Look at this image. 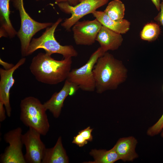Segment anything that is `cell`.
I'll use <instances>...</instances> for the list:
<instances>
[{
  "label": "cell",
  "instance_id": "cell-1",
  "mask_svg": "<svg viewBox=\"0 0 163 163\" xmlns=\"http://www.w3.org/2000/svg\"><path fill=\"white\" fill-rule=\"evenodd\" d=\"M93 71L98 94L117 89L127 77L128 70L123 62L107 52L98 58Z\"/></svg>",
  "mask_w": 163,
  "mask_h": 163
},
{
  "label": "cell",
  "instance_id": "cell-2",
  "mask_svg": "<svg viewBox=\"0 0 163 163\" xmlns=\"http://www.w3.org/2000/svg\"><path fill=\"white\" fill-rule=\"evenodd\" d=\"M72 63V57L58 60L46 53H40L33 57L29 68L37 81L54 85L66 79Z\"/></svg>",
  "mask_w": 163,
  "mask_h": 163
},
{
  "label": "cell",
  "instance_id": "cell-3",
  "mask_svg": "<svg viewBox=\"0 0 163 163\" xmlns=\"http://www.w3.org/2000/svg\"><path fill=\"white\" fill-rule=\"evenodd\" d=\"M20 107V118L22 123L41 135L46 136L50 125L43 104L38 98L30 96L21 100Z\"/></svg>",
  "mask_w": 163,
  "mask_h": 163
},
{
  "label": "cell",
  "instance_id": "cell-4",
  "mask_svg": "<svg viewBox=\"0 0 163 163\" xmlns=\"http://www.w3.org/2000/svg\"><path fill=\"white\" fill-rule=\"evenodd\" d=\"M62 21L61 18H58L51 26L46 28L40 37L32 38L27 49L26 56L39 49H42L45 51V53L51 55L54 53L61 54L63 58L77 56L78 52L73 46L62 45L55 38V30Z\"/></svg>",
  "mask_w": 163,
  "mask_h": 163
},
{
  "label": "cell",
  "instance_id": "cell-5",
  "mask_svg": "<svg viewBox=\"0 0 163 163\" xmlns=\"http://www.w3.org/2000/svg\"><path fill=\"white\" fill-rule=\"evenodd\" d=\"M13 6L18 11L21 18V27L17 35L21 43L22 56H26L27 49L34 35L42 29L51 26V22L41 23L32 19L24 8L23 0H11Z\"/></svg>",
  "mask_w": 163,
  "mask_h": 163
},
{
  "label": "cell",
  "instance_id": "cell-6",
  "mask_svg": "<svg viewBox=\"0 0 163 163\" xmlns=\"http://www.w3.org/2000/svg\"><path fill=\"white\" fill-rule=\"evenodd\" d=\"M104 53L100 47L91 56L87 62L78 68L71 70L66 79L77 85L82 91L93 92L95 90V82L93 71L98 58Z\"/></svg>",
  "mask_w": 163,
  "mask_h": 163
},
{
  "label": "cell",
  "instance_id": "cell-7",
  "mask_svg": "<svg viewBox=\"0 0 163 163\" xmlns=\"http://www.w3.org/2000/svg\"><path fill=\"white\" fill-rule=\"evenodd\" d=\"M109 0H79L75 6L70 5L67 2L56 4L60 9L71 16L66 18L61 25L66 30H70L71 28L80 19L85 15L96 10L98 8L107 4Z\"/></svg>",
  "mask_w": 163,
  "mask_h": 163
},
{
  "label": "cell",
  "instance_id": "cell-8",
  "mask_svg": "<svg viewBox=\"0 0 163 163\" xmlns=\"http://www.w3.org/2000/svg\"><path fill=\"white\" fill-rule=\"evenodd\" d=\"M22 129L18 127L10 130L4 135L5 142L9 144L3 153L0 155L2 163H26L22 149Z\"/></svg>",
  "mask_w": 163,
  "mask_h": 163
},
{
  "label": "cell",
  "instance_id": "cell-9",
  "mask_svg": "<svg viewBox=\"0 0 163 163\" xmlns=\"http://www.w3.org/2000/svg\"><path fill=\"white\" fill-rule=\"evenodd\" d=\"M41 135L31 128H29L22 134V142L26 149L24 157L26 163H41L46 148L41 140Z\"/></svg>",
  "mask_w": 163,
  "mask_h": 163
},
{
  "label": "cell",
  "instance_id": "cell-10",
  "mask_svg": "<svg viewBox=\"0 0 163 163\" xmlns=\"http://www.w3.org/2000/svg\"><path fill=\"white\" fill-rule=\"evenodd\" d=\"M102 24L96 18L78 21L72 26L73 38L77 45L90 46L94 43Z\"/></svg>",
  "mask_w": 163,
  "mask_h": 163
},
{
  "label": "cell",
  "instance_id": "cell-11",
  "mask_svg": "<svg viewBox=\"0 0 163 163\" xmlns=\"http://www.w3.org/2000/svg\"><path fill=\"white\" fill-rule=\"evenodd\" d=\"M26 58H22L11 69L6 70L0 69V101L5 106L7 116L10 117L11 108L10 102V92L15 80L13 75L15 71L25 62Z\"/></svg>",
  "mask_w": 163,
  "mask_h": 163
},
{
  "label": "cell",
  "instance_id": "cell-12",
  "mask_svg": "<svg viewBox=\"0 0 163 163\" xmlns=\"http://www.w3.org/2000/svg\"><path fill=\"white\" fill-rule=\"evenodd\" d=\"M79 89L77 85L66 79L61 89L58 92L54 93L48 100L43 104L45 108L54 117L58 118L60 115L66 98L69 95H73Z\"/></svg>",
  "mask_w": 163,
  "mask_h": 163
},
{
  "label": "cell",
  "instance_id": "cell-13",
  "mask_svg": "<svg viewBox=\"0 0 163 163\" xmlns=\"http://www.w3.org/2000/svg\"><path fill=\"white\" fill-rule=\"evenodd\" d=\"M96 41L99 43L105 53L109 50H117L122 45L123 38L121 34L102 25Z\"/></svg>",
  "mask_w": 163,
  "mask_h": 163
},
{
  "label": "cell",
  "instance_id": "cell-14",
  "mask_svg": "<svg viewBox=\"0 0 163 163\" xmlns=\"http://www.w3.org/2000/svg\"><path fill=\"white\" fill-rule=\"evenodd\" d=\"M138 143L134 137L131 136L119 139L114 147L120 160L124 162L133 161L139 155L136 151Z\"/></svg>",
  "mask_w": 163,
  "mask_h": 163
},
{
  "label": "cell",
  "instance_id": "cell-15",
  "mask_svg": "<svg viewBox=\"0 0 163 163\" xmlns=\"http://www.w3.org/2000/svg\"><path fill=\"white\" fill-rule=\"evenodd\" d=\"M11 0H0V37L12 38L17 32L10 19L9 2Z\"/></svg>",
  "mask_w": 163,
  "mask_h": 163
},
{
  "label": "cell",
  "instance_id": "cell-16",
  "mask_svg": "<svg viewBox=\"0 0 163 163\" xmlns=\"http://www.w3.org/2000/svg\"><path fill=\"white\" fill-rule=\"evenodd\" d=\"M92 14L102 25L121 34H126L130 29L131 23L127 20L123 19L120 21L113 20L104 11L96 10Z\"/></svg>",
  "mask_w": 163,
  "mask_h": 163
},
{
  "label": "cell",
  "instance_id": "cell-17",
  "mask_svg": "<svg viewBox=\"0 0 163 163\" xmlns=\"http://www.w3.org/2000/svg\"><path fill=\"white\" fill-rule=\"evenodd\" d=\"M69 158L59 136L54 146L46 149L41 163H68Z\"/></svg>",
  "mask_w": 163,
  "mask_h": 163
},
{
  "label": "cell",
  "instance_id": "cell-18",
  "mask_svg": "<svg viewBox=\"0 0 163 163\" xmlns=\"http://www.w3.org/2000/svg\"><path fill=\"white\" fill-rule=\"evenodd\" d=\"M89 154L93 157L94 160L85 163H113L120 160L114 146L108 150L105 149H92Z\"/></svg>",
  "mask_w": 163,
  "mask_h": 163
},
{
  "label": "cell",
  "instance_id": "cell-19",
  "mask_svg": "<svg viewBox=\"0 0 163 163\" xmlns=\"http://www.w3.org/2000/svg\"><path fill=\"white\" fill-rule=\"evenodd\" d=\"M125 8L120 0H113L109 2L104 10V13L111 19L120 21L123 19Z\"/></svg>",
  "mask_w": 163,
  "mask_h": 163
},
{
  "label": "cell",
  "instance_id": "cell-20",
  "mask_svg": "<svg viewBox=\"0 0 163 163\" xmlns=\"http://www.w3.org/2000/svg\"><path fill=\"white\" fill-rule=\"evenodd\" d=\"M160 32V25L157 23H148L144 26L140 31V37L142 40L152 42L158 39Z\"/></svg>",
  "mask_w": 163,
  "mask_h": 163
},
{
  "label": "cell",
  "instance_id": "cell-21",
  "mask_svg": "<svg viewBox=\"0 0 163 163\" xmlns=\"http://www.w3.org/2000/svg\"><path fill=\"white\" fill-rule=\"evenodd\" d=\"M163 129V113L157 122L147 129V134L154 136L160 133Z\"/></svg>",
  "mask_w": 163,
  "mask_h": 163
},
{
  "label": "cell",
  "instance_id": "cell-22",
  "mask_svg": "<svg viewBox=\"0 0 163 163\" xmlns=\"http://www.w3.org/2000/svg\"><path fill=\"white\" fill-rule=\"evenodd\" d=\"M88 142L87 141L82 135L78 133V134L74 137L72 143L76 144L79 147H82Z\"/></svg>",
  "mask_w": 163,
  "mask_h": 163
},
{
  "label": "cell",
  "instance_id": "cell-23",
  "mask_svg": "<svg viewBox=\"0 0 163 163\" xmlns=\"http://www.w3.org/2000/svg\"><path fill=\"white\" fill-rule=\"evenodd\" d=\"M93 129L88 126L84 129L81 130L78 133L82 135L88 141H91L93 139L91 132Z\"/></svg>",
  "mask_w": 163,
  "mask_h": 163
},
{
  "label": "cell",
  "instance_id": "cell-24",
  "mask_svg": "<svg viewBox=\"0 0 163 163\" xmlns=\"http://www.w3.org/2000/svg\"><path fill=\"white\" fill-rule=\"evenodd\" d=\"M154 20L159 25L161 26L163 28V2L160 4V9L159 13L154 18Z\"/></svg>",
  "mask_w": 163,
  "mask_h": 163
},
{
  "label": "cell",
  "instance_id": "cell-25",
  "mask_svg": "<svg viewBox=\"0 0 163 163\" xmlns=\"http://www.w3.org/2000/svg\"><path fill=\"white\" fill-rule=\"evenodd\" d=\"M6 111L3 103L0 101V121L3 122L5 119L6 116L5 115Z\"/></svg>",
  "mask_w": 163,
  "mask_h": 163
},
{
  "label": "cell",
  "instance_id": "cell-26",
  "mask_svg": "<svg viewBox=\"0 0 163 163\" xmlns=\"http://www.w3.org/2000/svg\"><path fill=\"white\" fill-rule=\"evenodd\" d=\"M79 0H56L55 3L61 2H67L71 5L75 6L79 3Z\"/></svg>",
  "mask_w": 163,
  "mask_h": 163
},
{
  "label": "cell",
  "instance_id": "cell-27",
  "mask_svg": "<svg viewBox=\"0 0 163 163\" xmlns=\"http://www.w3.org/2000/svg\"><path fill=\"white\" fill-rule=\"evenodd\" d=\"M0 64L4 67V69L8 70L12 68L15 65L12 63H9L3 61L1 58L0 59Z\"/></svg>",
  "mask_w": 163,
  "mask_h": 163
},
{
  "label": "cell",
  "instance_id": "cell-28",
  "mask_svg": "<svg viewBox=\"0 0 163 163\" xmlns=\"http://www.w3.org/2000/svg\"><path fill=\"white\" fill-rule=\"evenodd\" d=\"M151 1L157 10L159 11L160 9V0H151Z\"/></svg>",
  "mask_w": 163,
  "mask_h": 163
},
{
  "label": "cell",
  "instance_id": "cell-29",
  "mask_svg": "<svg viewBox=\"0 0 163 163\" xmlns=\"http://www.w3.org/2000/svg\"><path fill=\"white\" fill-rule=\"evenodd\" d=\"M161 136L163 139V129L161 133Z\"/></svg>",
  "mask_w": 163,
  "mask_h": 163
},
{
  "label": "cell",
  "instance_id": "cell-30",
  "mask_svg": "<svg viewBox=\"0 0 163 163\" xmlns=\"http://www.w3.org/2000/svg\"><path fill=\"white\" fill-rule=\"evenodd\" d=\"M35 0V1H39L40 0Z\"/></svg>",
  "mask_w": 163,
  "mask_h": 163
},
{
  "label": "cell",
  "instance_id": "cell-31",
  "mask_svg": "<svg viewBox=\"0 0 163 163\" xmlns=\"http://www.w3.org/2000/svg\"><path fill=\"white\" fill-rule=\"evenodd\" d=\"M162 0V2H163V0Z\"/></svg>",
  "mask_w": 163,
  "mask_h": 163
},
{
  "label": "cell",
  "instance_id": "cell-32",
  "mask_svg": "<svg viewBox=\"0 0 163 163\" xmlns=\"http://www.w3.org/2000/svg\"></svg>",
  "mask_w": 163,
  "mask_h": 163
}]
</instances>
